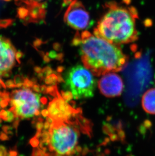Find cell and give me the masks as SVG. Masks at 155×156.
I'll return each instance as SVG.
<instances>
[{"label":"cell","mask_w":155,"mask_h":156,"mask_svg":"<svg viewBox=\"0 0 155 156\" xmlns=\"http://www.w3.org/2000/svg\"><path fill=\"white\" fill-rule=\"evenodd\" d=\"M98 87L106 97L114 98L120 96L123 91V80L119 75L110 72L103 75L98 81Z\"/></svg>","instance_id":"7"},{"label":"cell","mask_w":155,"mask_h":156,"mask_svg":"<svg viewBox=\"0 0 155 156\" xmlns=\"http://www.w3.org/2000/svg\"><path fill=\"white\" fill-rule=\"evenodd\" d=\"M16 49L7 38L0 36V74L6 76L15 64Z\"/></svg>","instance_id":"8"},{"label":"cell","mask_w":155,"mask_h":156,"mask_svg":"<svg viewBox=\"0 0 155 156\" xmlns=\"http://www.w3.org/2000/svg\"><path fill=\"white\" fill-rule=\"evenodd\" d=\"M79 137V133L73 126L55 122L50 128L47 141L51 151L59 156H66L73 152Z\"/></svg>","instance_id":"4"},{"label":"cell","mask_w":155,"mask_h":156,"mask_svg":"<svg viewBox=\"0 0 155 156\" xmlns=\"http://www.w3.org/2000/svg\"><path fill=\"white\" fill-rule=\"evenodd\" d=\"M11 104L13 112L18 117L27 119L38 113L40 98L39 94L25 87L15 90L12 93Z\"/></svg>","instance_id":"5"},{"label":"cell","mask_w":155,"mask_h":156,"mask_svg":"<svg viewBox=\"0 0 155 156\" xmlns=\"http://www.w3.org/2000/svg\"><path fill=\"white\" fill-rule=\"evenodd\" d=\"M13 20L12 19L0 20V28H6L12 24Z\"/></svg>","instance_id":"11"},{"label":"cell","mask_w":155,"mask_h":156,"mask_svg":"<svg viewBox=\"0 0 155 156\" xmlns=\"http://www.w3.org/2000/svg\"><path fill=\"white\" fill-rule=\"evenodd\" d=\"M106 11L98 21L94 33L118 46L136 41L139 37L136 9L115 2L106 4Z\"/></svg>","instance_id":"2"},{"label":"cell","mask_w":155,"mask_h":156,"mask_svg":"<svg viewBox=\"0 0 155 156\" xmlns=\"http://www.w3.org/2000/svg\"><path fill=\"white\" fill-rule=\"evenodd\" d=\"M22 1L28 5V6L34 4H38L41 3V2L43 1V0H22Z\"/></svg>","instance_id":"12"},{"label":"cell","mask_w":155,"mask_h":156,"mask_svg":"<svg viewBox=\"0 0 155 156\" xmlns=\"http://www.w3.org/2000/svg\"><path fill=\"white\" fill-rule=\"evenodd\" d=\"M64 21L71 28L82 30L89 27L90 17L80 0H73L66 10Z\"/></svg>","instance_id":"6"},{"label":"cell","mask_w":155,"mask_h":156,"mask_svg":"<svg viewBox=\"0 0 155 156\" xmlns=\"http://www.w3.org/2000/svg\"><path fill=\"white\" fill-rule=\"evenodd\" d=\"M29 10L25 8H19L18 9V16L21 19L26 20V18L29 16Z\"/></svg>","instance_id":"10"},{"label":"cell","mask_w":155,"mask_h":156,"mask_svg":"<svg viewBox=\"0 0 155 156\" xmlns=\"http://www.w3.org/2000/svg\"><path fill=\"white\" fill-rule=\"evenodd\" d=\"M5 1H10L11 0H5Z\"/></svg>","instance_id":"14"},{"label":"cell","mask_w":155,"mask_h":156,"mask_svg":"<svg viewBox=\"0 0 155 156\" xmlns=\"http://www.w3.org/2000/svg\"><path fill=\"white\" fill-rule=\"evenodd\" d=\"M142 105L147 113L155 115V87L147 90L143 94Z\"/></svg>","instance_id":"9"},{"label":"cell","mask_w":155,"mask_h":156,"mask_svg":"<svg viewBox=\"0 0 155 156\" xmlns=\"http://www.w3.org/2000/svg\"><path fill=\"white\" fill-rule=\"evenodd\" d=\"M73 44L78 48L84 66L96 76L122 70L128 61L127 56L118 45L94 33H77Z\"/></svg>","instance_id":"1"},{"label":"cell","mask_w":155,"mask_h":156,"mask_svg":"<svg viewBox=\"0 0 155 156\" xmlns=\"http://www.w3.org/2000/svg\"><path fill=\"white\" fill-rule=\"evenodd\" d=\"M64 86L74 99L92 97L96 81L94 75L84 66L76 65L67 70L64 74Z\"/></svg>","instance_id":"3"},{"label":"cell","mask_w":155,"mask_h":156,"mask_svg":"<svg viewBox=\"0 0 155 156\" xmlns=\"http://www.w3.org/2000/svg\"><path fill=\"white\" fill-rule=\"evenodd\" d=\"M0 75H1V74H0ZM5 87V84L3 83V82L1 80V78H0V87Z\"/></svg>","instance_id":"13"},{"label":"cell","mask_w":155,"mask_h":156,"mask_svg":"<svg viewBox=\"0 0 155 156\" xmlns=\"http://www.w3.org/2000/svg\"><path fill=\"white\" fill-rule=\"evenodd\" d=\"M1 96H2V94H0V97H1ZM0 102H1V100H0ZM0 104H1V103H0Z\"/></svg>","instance_id":"15"}]
</instances>
